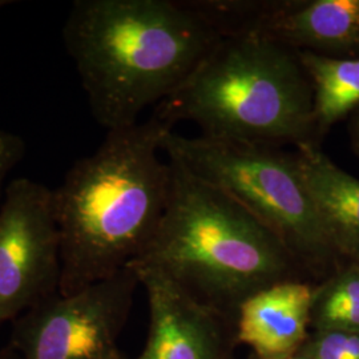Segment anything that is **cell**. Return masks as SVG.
<instances>
[{
	"label": "cell",
	"instance_id": "cell-1",
	"mask_svg": "<svg viewBox=\"0 0 359 359\" xmlns=\"http://www.w3.org/2000/svg\"><path fill=\"white\" fill-rule=\"evenodd\" d=\"M221 39L185 0H76L63 27L92 116L107 132L137 124Z\"/></svg>",
	"mask_w": 359,
	"mask_h": 359
},
{
	"label": "cell",
	"instance_id": "cell-20",
	"mask_svg": "<svg viewBox=\"0 0 359 359\" xmlns=\"http://www.w3.org/2000/svg\"><path fill=\"white\" fill-rule=\"evenodd\" d=\"M11 3H13V1H8V0H0V8L8 6V4H11Z\"/></svg>",
	"mask_w": 359,
	"mask_h": 359
},
{
	"label": "cell",
	"instance_id": "cell-15",
	"mask_svg": "<svg viewBox=\"0 0 359 359\" xmlns=\"http://www.w3.org/2000/svg\"><path fill=\"white\" fill-rule=\"evenodd\" d=\"M25 154V140L13 132L0 129V194L7 176L22 161Z\"/></svg>",
	"mask_w": 359,
	"mask_h": 359
},
{
	"label": "cell",
	"instance_id": "cell-12",
	"mask_svg": "<svg viewBox=\"0 0 359 359\" xmlns=\"http://www.w3.org/2000/svg\"><path fill=\"white\" fill-rule=\"evenodd\" d=\"M313 88L316 142L334 124L359 108V57H329L297 51Z\"/></svg>",
	"mask_w": 359,
	"mask_h": 359
},
{
	"label": "cell",
	"instance_id": "cell-21",
	"mask_svg": "<svg viewBox=\"0 0 359 359\" xmlns=\"http://www.w3.org/2000/svg\"><path fill=\"white\" fill-rule=\"evenodd\" d=\"M103 359H120V358H117V357H116L115 351H112V353H111V354H108V355H107V357H104Z\"/></svg>",
	"mask_w": 359,
	"mask_h": 359
},
{
	"label": "cell",
	"instance_id": "cell-8",
	"mask_svg": "<svg viewBox=\"0 0 359 359\" xmlns=\"http://www.w3.org/2000/svg\"><path fill=\"white\" fill-rule=\"evenodd\" d=\"M255 36L329 57L359 55V0H287Z\"/></svg>",
	"mask_w": 359,
	"mask_h": 359
},
{
	"label": "cell",
	"instance_id": "cell-16",
	"mask_svg": "<svg viewBox=\"0 0 359 359\" xmlns=\"http://www.w3.org/2000/svg\"><path fill=\"white\" fill-rule=\"evenodd\" d=\"M345 345H346L345 334H329L317 346V359H350Z\"/></svg>",
	"mask_w": 359,
	"mask_h": 359
},
{
	"label": "cell",
	"instance_id": "cell-5",
	"mask_svg": "<svg viewBox=\"0 0 359 359\" xmlns=\"http://www.w3.org/2000/svg\"><path fill=\"white\" fill-rule=\"evenodd\" d=\"M161 149L169 161L244 206L293 256H321L332 245L295 151L205 136L187 137L173 130L165 133Z\"/></svg>",
	"mask_w": 359,
	"mask_h": 359
},
{
	"label": "cell",
	"instance_id": "cell-6",
	"mask_svg": "<svg viewBox=\"0 0 359 359\" xmlns=\"http://www.w3.org/2000/svg\"><path fill=\"white\" fill-rule=\"evenodd\" d=\"M60 278L53 189L13 180L0 206V329L59 293Z\"/></svg>",
	"mask_w": 359,
	"mask_h": 359
},
{
	"label": "cell",
	"instance_id": "cell-4",
	"mask_svg": "<svg viewBox=\"0 0 359 359\" xmlns=\"http://www.w3.org/2000/svg\"><path fill=\"white\" fill-rule=\"evenodd\" d=\"M167 206L152 238L129 266L157 270L206 294L243 298L293 280L294 256L231 196L169 161Z\"/></svg>",
	"mask_w": 359,
	"mask_h": 359
},
{
	"label": "cell",
	"instance_id": "cell-2",
	"mask_svg": "<svg viewBox=\"0 0 359 359\" xmlns=\"http://www.w3.org/2000/svg\"><path fill=\"white\" fill-rule=\"evenodd\" d=\"M168 130L173 129L152 115L107 132L53 189L60 294L109 278L142 255L167 206L170 165L158 154Z\"/></svg>",
	"mask_w": 359,
	"mask_h": 359
},
{
	"label": "cell",
	"instance_id": "cell-7",
	"mask_svg": "<svg viewBox=\"0 0 359 359\" xmlns=\"http://www.w3.org/2000/svg\"><path fill=\"white\" fill-rule=\"evenodd\" d=\"M139 277L126 268L71 294L51 295L13 322L20 359H103Z\"/></svg>",
	"mask_w": 359,
	"mask_h": 359
},
{
	"label": "cell",
	"instance_id": "cell-3",
	"mask_svg": "<svg viewBox=\"0 0 359 359\" xmlns=\"http://www.w3.org/2000/svg\"><path fill=\"white\" fill-rule=\"evenodd\" d=\"M154 116L172 129L191 121L209 139L320 145L313 88L297 51L255 35L221 39Z\"/></svg>",
	"mask_w": 359,
	"mask_h": 359
},
{
	"label": "cell",
	"instance_id": "cell-11",
	"mask_svg": "<svg viewBox=\"0 0 359 359\" xmlns=\"http://www.w3.org/2000/svg\"><path fill=\"white\" fill-rule=\"evenodd\" d=\"M295 152L330 243L359 249V180L334 164L320 145H301Z\"/></svg>",
	"mask_w": 359,
	"mask_h": 359
},
{
	"label": "cell",
	"instance_id": "cell-17",
	"mask_svg": "<svg viewBox=\"0 0 359 359\" xmlns=\"http://www.w3.org/2000/svg\"><path fill=\"white\" fill-rule=\"evenodd\" d=\"M346 351L350 359H359V337L346 335Z\"/></svg>",
	"mask_w": 359,
	"mask_h": 359
},
{
	"label": "cell",
	"instance_id": "cell-14",
	"mask_svg": "<svg viewBox=\"0 0 359 359\" xmlns=\"http://www.w3.org/2000/svg\"><path fill=\"white\" fill-rule=\"evenodd\" d=\"M321 313L330 323L359 326V269L350 270L326 290Z\"/></svg>",
	"mask_w": 359,
	"mask_h": 359
},
{
	"label": "cell",
	"instance_id": "cell-18",
	"mask_svg": "<svg viewBox=\"0 0 359 359\" xmlns=\"http://www.w3.org/2000/svg\"><path fill=\"white\" fill-rule=\"evenodd\" d=\"M351 136H353V144L359 154V108L355 111V115L351 121Z\"/></svg>",
	"mask_w": 359,
	"mask_h": 359
},
{
	"label": "cell",
	"instance_id": "cell-13",
	"mask_svg": "<svg viewBox=\"0 0 359 359\" xmlns=\"http://www.w3.org/2000/svg\"><path fill=\"white\" fill-rule=\"evenodd\" d=\"M221 38L256 35L287 0H185Z\"/></svg>",
	"mask_w": 359,
	"mask_h": 359
},
{
	"label": "cell",
	"instance_id": "cell-19",
	"mask_svg": "<svg viewBox=\"0 0 359 359\" xmlns=\"http://www.w3.org/2000/svg\"><path fill=\"white\" fill-rule=\"evenodd\" d=\"M0 359H20V357L10 347V350L0 351Z\"/></svg>",
	"mask_w": 359,
	"mask_h": 359
},
{
	"label": "cell",
	"instance_id": "cell-10",
	"mask_svg": "<svg viewBox=\"0 0 359 359\" xmlns=\"http://www.w3.org/2000/svg\"><path fill=\"white\" fill-rule=\"evenodd\" d=\"M317 293L309 283L289 280L246 297L240 309V337L262 355H280L298 345Z\"/></svg>",
	"mask_w": 359,
	"mask_h": 359
},
{
	"label": "cell",
	"instance_id": "cell-9",
	"mask_svg": "<svg viewBox=\"0 0 359 359\" xmlns=\"http://www.w3.org/2000/svg\"><path fill=\"white\" fill-rule=\"evenodd\" d=\"M130 268L147 290L151 313L140 359H212L205 318L192 295L157 270Z\"/></svg>",
	"mask_w": 359,
	"mask_h": 359
}]
</instances>
